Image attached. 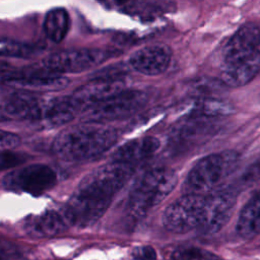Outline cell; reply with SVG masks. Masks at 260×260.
<instances>
[{
  "mask_svg": "<svg viewBox=\"0 0 260 260\" xmlns=\"http://www.w3.org/2000/svg\"><path fill=\"white\" fill-rule=\"evenodd\" d=\"M236 195L231 190H219L205 197L198 230L202 234L218 232L230 219Z\"/></svg>",
  "mask_w": 260,
  "mask_h": 260,
  "instance_id": "5bb4252c",
  "label": "cell"
},
{
  "mask_svg": "<svg viewBox=\"0 0 260 260\" xmlns=\"http://www.w3.org/2000/svg\"><path fill=\"white\" fill-rule=\"evenodd\" d=\"M173 52L166 44H152L144 46L128 59L129 65L137 72L147 76L162 74L170 66Z\"/></svg>",
  "mask_w": 260,
  "mask_h": 260,
  "instance_id": "9a60e30c",
  "label": "cell"
},
{
  "mask_svg": "<svg viewBox=\"0 0 260 260\" xmlns=\"http://www.w3.org/2000/svg\"><path fill=\"white\" fill-rule=\"evenodd\" d=\"M236 230L244 239H252L260 234V192L256 193L243 207Z\"/></svg>",
  "mask_w": 260,
  "mask_h": 260,
  "instance_id": "d6986e66",
  "label": "cell"
},
{
  "mask_svg": "<svg viewBox=\"0 0 260 260\" xmlns=\"http://www.w3.org/2000/svg\"><path fill=\"white\" fill-rule=\"evenodd\" d=\"M2 82L28 91H54L66 87L69 79L63 74L51 71L42 65L40 68L21 71L5 69Z\"/></svg>",
  "mask_w": 260,
  "mask_h": 260,
  "instance_id": "30bf717a",
  "label": "cell"
},
{
  "mask_svg": "<svg viewBox=\"0 0 260 260\" xmlns=\"http://www.w3.org/2000/svg\"><path fill=\"white\" fill-rule=\"evenodd\" d=\"M147 102V95L141 90L123 89L86 112V122L104 123L123 119L140 110Z\"/></svg>",
  "mask_w": 260,
  "mask_h": 260,
  "instance_id": "52a82bcc",
  "label": "cell"
},
{
  "mask_svg": "<svg viewBox=\"0 0 260 260\" xmlns=\"http://www.w3.org/2000/svg\"><path fill=\"white\" fill-rule=\"evenodd\" d=\"M25 155L10 150H1L0 151V172L4 170H8L10 168L17 167L25 161Z\"/></svg>",
  "mask_w": 260,
  "mask_h": 260,
  "instance_id": "cb8c5ba5",
  "label": "cell"
},
{
  "mask_svg": "<svg viewBox=\"0 0 260 260\" xmlns=\"http://www.w3.org/2000/svg\"><path fill=\"white\" fill-rule=\"evenodd\" d=\"M57 96H40L30 92H17L4 104V113L11 118L55 126L57 121Z\"/></svg>",
  "mask_w": 260,
  "mask_h": 260,
  "instance_id": "5b68a950",
  "label": "cell"
},
{
  "mask_svg": "<svg viewBox=\"0 0 260 260\" xmlns=\"http://www.w3.org/2000/svg\"><path fill=\"white\" fill-rule=\"evenodd\" d=\"M0 260H7L6 255L2 251H0Z\"/></svg>",
  "mask_w": 260,
  "mask_h": 260,
  "instance_id": "4316f807",
  "label": "cell"
},
{
  "mask_svg": "<svg viewBox=\"0 0 260 260\" xmlns=\"http://www.w3.org/2000/svg\"><path fill=\"white\" fill-rule=\"evenodd\" d=\"M132 257L135 260H155L156 253L150 246H139L133 249Z\"/></svg>",
  "mask_w": 260,
  "mask_h": 260,
  "instance_id": "484cf974",
  "label": "cell"
},
{
  "mask_svg": "<svg viewBox=\"0 0 260 260\" xmlns=\"http://www.w3.org/2000/svg\"><path fill=\"white\" fill-rule=\"evenodd\" d=\"M260 53V28L254 23L239 27L223 47L222 65L247 62Z\"/></svg>",
  "mask_w": 260,
  "mask_h": 260,
  "instance_id": "7c38bea8",
  "label": "cell"
},
{
  "mask_svg": "<svg viewBox=\"0 0 260 260\" xmlns=\"http://www.w3.org/2000/svg\"><path fill=\"white\" fill-rule=\"evenodd\" d=\"M158 147L159 141L155 137H140L122 144L113 153L112 158L114 161H121L134 166V164L153 155Z\"/></svg>",
  "mask_w": 260,
  "mask_h": 260,
  "instance_id": "e0dca14e",
  "label": "cell"
},
{
  "mask_svg": "<svg viewBox=\"0 0 260 260\" xmlns=\"http://www.w3.org/2000/svg\"><path fill=\"white\" fill-rule=\"evenodd\" d=\"M205 197L188 193L172 202L162 213L164 226L173 233H186L198 228Z\"/></svg>",
  "mask_w": 260,
  "mask_h": 260,
  "instance_id": "9c48e42d",
  "label": "cell"
},
{
  "mask_svg": "<svg viewBox=\"0 0 260 260\" xmlns=\"http://www.w3.org/2000/svg\"><path fill=\"white\" fill-rule=\"evenodd\" d=\"M176 184V173L167 167H156L147 171L130 193V211L135 215H143L160 203Z\"/></svg>",
  "mask_w": 260,
  "mask_h": 260,
  "instance_id": "7a4b0ae2",
  "label": "cell"
},
{
  "mask_svg": "<svg viewBox=\"0 0 260 260\" xmlns=\"http://www.w3.org/2000/svg\"><path fill=\"white\" fill-rule=\"evenodd\" d=\"M111 201L112 199L100 198L75 190L63 207L62 214L69 225L85 228L103 216Z\"/></svg>",
  "mask_w": 260,
  "mask_h": 260,
  "instance_id": "8fae6325",
  "label": "cell"
},
{
  "mask_svg": "<svg viewBox=\"0 0 260 260\" xmlns=\"http://www.w3.org/2000/svg\"><path fill=\"white\" fill-rule=\"evenodd\" d=\"M231 111V106L223 101L217 99H204L200 101L197 105L194 111V116L209 120L216 117L224 116Z\"/></svg>",
  "mask_w": 260,
  "mask_h": 260,
  "instance_id": "44dd1931",
  "label": "cell"
},
{
  "mask_svg": "<svg viewBox=\"0 0 260 260\" xmlns=\"http://www.w3.org/2000/svg\"><path fill=\"white\" fill-rule=\"evenodd\" d=\"M125 89L124 81L120 76L106 74L95 77L78 87L71 95V100L79 111H87L111 95Z\"/></svg>",
  "mask_w": 260,
  "mask_h": 260,
  "instance_id": "4fadbf2b",
  "label": "cell"
},
{
  "mask_svg": "<svg viewBox=\"0 0 260 260\" xmlns=\"http://www.w3.org/2000/svg\"><path fill=\"white\" fill-rule=\"evenodd\" d=\"M117 141V132L102 123L68 127L55 138L54 153L64 160L85 161L93 159L109 150Z\"/></svg>",
  "mask_w": 260,
  "mask_h": 260,
  "instance_id": "6da1fadb",
  "label": "cell"
},
{
  "mask_svg": "<svg viewBox=\"0 0 260 260\" xmlns=\"http://www.w3.org/2000/svg\"><path fill=\"white\" fill-rule=\"evenodd\" d=\"M104 6L125 13H139L144 8L146 0H98Z\"/></svg>",
  "mask_w": 260,
  "mask_h": 260,
  "instance_id": "603a6c76",
  "label": "cell"
},
{
  "mask_svg": "<svg viewBox=\"0 0 260 260\" xmlns=\"http://www.w3.org/2000/svg\"><path fill=\"white\" fill-rule=\"evenodd\" d=\"M69 224L62 214L55 210H46L27 217L23 223L25 234L32 239H47L64 233Z\"/></svg>",
  "mask_w": 260,
  "mask_h": 260,
  "instance_id": "2e32d148",
  "label": "cell"
},
{
  "mask_svg": "<svg viewBox=\"0 0 260 260\" xmlns=\"http://www.w3.org/2000/svg\"><path fill=\"white\" fill-rule=\"evenodd\" d=\"M238 160L239 155L233 150L211 153L202 157L189 172L186 188L190 193L196 194L212 190L235 170Z\"/></svg>",
  "mask_w": 260,
  "mask_h": 260,
  "instance_id": "3957f363",
  "label": "cell"
},
{
  "mask_svg": "<svg viewBox=\"0 0 260 260\" xmlns=\"http://www.w3.org/2000/svg\"><path fill=\"white\" fill-rule=\"evenodd\" d=\"M134 172V166L112 160L88 173L78 184L77 191L100 197L112 199Z\"/></svg>",
  "mask_w": 260,
  "mask_h": 260,
  "instance_id": "277c9868",
  "label": "cell"
},
{
  "mask_svg": "<svg viewBox=\"0 0 260 260\" xmlns=\"http://www.w3.org/2000/svg\"><path fill=\"white\" fill-rule=\"evenodd\" d=\"M168 260H216V257L208 252L196 248H176L168 253Z\"/></svg>",
  "mask_w": 260,
  "mask_h": 260,
  "instance_id": "7402d4cb",
  "label": "cell"
},
{
  "mask_svg": "<svg viewBox=\"0 0 260 260\" xmlns=\"http://www.w3.org/2000/svg\"><path fill=\"white\" fill-rule=\"evenodd\" d=\"M260 71V53L253 59L235 65H221V81L230 87L249 83Z\"/></svg>",
  "mask_w": 260,
  "mask_h": 260,
  "instance_id": "ac0fdd59",
  "label": "cell"
},
{
  "mask_svg": "<svg viewBox=\"0 0 260 260\" xmlns=\"http://www.w3.org/2000/svg\"><path fill=\"white\" fill-rule=\"evenodd\" d=\"M113 55L112 51L104 49H71L48 56L43 60L42 65L63 75L64 73H79L103 64Z\"/></svg>",
  "mask_w": 260,
  "mask_h": 260,
  "instance_id": "8992f818",
  "label": "cell"
},
{
  "mask_svg": "<svg viewBox=\"0 0 260 260\" xmlns=\"http://www.w3.org/2000/svg\"><path fill=\"white\" fill-rule=\"evenodd\" d=\"M57 184V174L48 165L32 164L8 173L2 180L6 190L40 195Z\"/></svg>",
  "mask_w": 260,
  "mask_h": 260,
  "instance_id": "ba28073f",
  "label": "cell"
},
{
  "mask_svg": "<svg viewBox=\"0 0 260 260\" xmlns=\"http://www.w3.org/2000/svg\"><path fill=\"white\" fill-rule=\"evenodd\" d=\"M43 28L50 41L54 43L62 42L70 28L69 13L65 8L51 9L45 16Z\"/></svg>",
  "mask_w": 260,
  "mask_h": 260,
  "instance_id": "ffe728a7",
  "label": "cell"
},
{
  "mask_svg": "<svg viewBox=\"0 0 260 260\" xmlns=\"http://www.w3.org/2000/svg\"><path fill=\"white\" fill-rule=\"evenodd\" d=\"M20 144V137L6 130L0 129V151L14 149Z\"/></svg>",
  "mask_w": 260,
  "mask_h": 260,
  "instance_id": "d4e9b609",
  "label": "cell"
}]
</instances>
